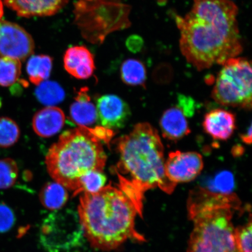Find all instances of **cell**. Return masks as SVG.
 Returning <instances> with one entry per match:
<instances>
[{
	"mask_svg": "<svg viewBox=\"0 0 252 252\" xmlns=\"http://www.w3.org/2000/svg\"><path fill=\"white\" fill-rule=\"evenodd\" d=\"M203 127L204 131L214 140H227L236 128L235 116L225 109L211 110L204 116Z\"/></svg>",
	"mask_w": 252,
	"mask_h": 252,
	"instance_id": "obj_13",
	"label": "cell"
},
{
	"mask_svg": "<svg viewBox=\"0 0 252 252\" xmlns=\"http://www.w3.org/2000/svg\"><path fill=\"white\" fill-rule=\"evenodd\" d=\"M106 177L102 171H93L85 174L79 181L78 189L74 195L79 193L94 194L105 187Z\"/></svg>",
	"mask_w": 252,
	"mask_h": 252,
	"instance_id": "obj_23",
	"label": "cell"
},
{
	"mask_svg": "<svg viewBox=\"0 0 252 252\" xmlns=\"http://www.w3.org/2000/svg\"><path fill=\"white\" fill-rule=\"evenodd\" d=\"M121 75L122 81L128 86L145 87L147 80L146 68L138 60L129 59L123 63Z\"/></svg>",
	"mask_w": 252,
	"mask_h": 252,
	"instance_id": "obj_20",
	"label": "cell"
},
{
	"mask_svg": "<svg viewBox=\"0 0 252 252\" xmlns=\"http://www.w3.org/2000/svg\"><path fill=\"white\" fill-rule=\"evenodd\" d=\"M203 157L196 152L170 153L165 160V169L167 178L177 185L193 181L203 169Z\"/></svg>",
	"mask_w": 252,
	"mask_h": 252,
	"instance_id": "obj_10",
	"label": "cell"
},
{
	"mask_svg": "<svg viewBox=\"0 0 252 252\" xmlns=\"http://www.w3.org/2000/svg\"><path fill=\"white\" fill-rule=\"evenodd\" d=\"M21 63L18 59L0 57V86H12L20 78Z\"/></svg>",
	"mask_w": 252,
	"mask_h": 252,
	"instance_id": "obj_22",
	"label": "cell"
},
{
	"mask_svg": "<svg viewBox=\"0 0 252 252\" xmlns=\"http://www.w3.org/2000/svg\"><path fill=\"white\" fill-rule=\"evenodd\" d=\"M252 219L243 226L235 229V238L236 245L241 252H252Z\"/></svg>",
	"mask_w": 252,
	"mask_h": 252,
	"instance_id": "obj_26",
	"label": "cell"
},
{
	"mask_svg": "<svg viewBox=\"0 0 252 252\" xmlns=\"http://www.w3.org/2000/svg\"><path fill=\"white\" fill-rule=\"evenodd\" d=\"M104 128L80 127L60 136L46 157L47 171L53 180L75 194L82 176L90 171H103L107 157L101 140L112 135Z\"/></svg>",
	"mask_w": 252,
	"mask_h": 252,
	"instance_id": "obj_5",
	"label": "cell"
},
{
	"mask_svg": "<svg viewBox=\"0 0 252 252\" xmlns=\"http://www.w3.org/2000/svg\"><path fill=\"white\" fill-rule=\"evenodd\" d=\"M85 237L78 214L58 211L44 220L40 232L41 244L47 251L61 252L78 247Z\"/></svg>",
	"mask_w": 252,
	"mask_h": 252,
	"instance_id": "obj_8",
	"label": "cell"
},
{
	"mask_svg": "<svg viewBox=\"0 0 252 252\" xmlns=\"http://www.w3.org/2000/svg\"><path fill=\"white\" fill-rule=\"evenodd\" d=\"M1 99H0V108H1Z\"/></svg>",
	"mask_w": 252,
	"mask_h": 252,
	"instance_id": "obj_32",
	"label": "cell"
},
{
	"mask_svg": "<svg viewBox=\"0 0 252 252\" xmlns=\"http://www.w3.org/2000/svg\"><path fill=\"white\" fill-rule=\"evenodd\" d=\"M130 6L120 0H81L75 5V21L84 38L98 43L112 32L130 26Z\"/></svg>",
	"mask_w": 252,
	"mask_h": 252,
	"instance_id": "obj_6",
	"label": "cell"
},
{
	"mask_svg": "<svg viewBox=\"0 0 252 252\" xmlns=\"http://www.w3.org/2000/svg\"><path fill=\"white\" fill-rule=\"evenodd\" d=\"M187 116L179 106L165 110L159 122L163 137L169 140L178 141L190 134Z\"/></svg>",
	"mask_w": 252,
	"mask_h": 252,
	"instance_id": "obj_16",
	"label": "cell"
},
{
	"mask_svg": "<svg viewBox=\"0 0 252 252\" xmlns=\"http://www.w3.org/2000/svg\"><path fill=\"white\" fill-rule=\"evenodd\" d=\"M53 60L47 55L31 56L27 63V71L32 83L38 86L50 77Z\"/></svg>",
	"mask_w": 252,
	"mask_h": 252,
	"instance_id": "obj_18",
	"label": "cell"
},
{
	"mask_svg": "<svg viewBox=\"0 0 252 252\" xmlns=\"http://www.w3.org/2000/svg\"><path fill=\"white\" fill-rule=\"evenodd\" d=\"M143 43V40L140 37L134 35L129 37L126 45L131 52H137L141 49Z\"/></svg>",
	"mask_w": 252,
	"mask_h": 252,
	"instance_id": "obj_29",
	"label": "cell"
},
{
	"mask_svg": "<svg viewBox=\"0 0 252 252\" xmlns=\"http://www.w3.org/2000/svg\"><path fill=\"white\" fill-rule=\"evenodd\" d=\"M34 50L32 37L23 28L0 20V57L24 61L33 54Z\"/></svg>",
	"mask_w": 252,
	"mask_h": 252,
	"instance_id": "obj_9",
	"label": "cell"
},
{
	"mask_svg": "<svg viewBox=\"0 0 252 252\" xmlns=\"http://www.w3.org/2000/svg\"><path fill=\"white\" fill-rule=\"evenodd\" d=\"M214 185L219 193H231L234 187V176L227 171L220 172L214 179Z\"/></svg>",
	"mask_w": 252,
	"mask_h": 252,
	"instance_id": "obj_27",
	"label": "cell"
},
{
	"mask_svg": "<svg viewBox=\"0 0 252 252\" xmlns=\"http://www.w3.org/2000/svg\"><path fill=\"white\" fill-rule=\"evenodd\" d=\"M65 121V116L61 109L47 106L34 115L32 127L39 136L47 138L58 133L64 127Z\"/></svg>",
	"mask_w": 252,
	"mask_h": 252,
	"instance_id": "obj_15",
	"label": "cell"
},
{
	"mask_svg": "<svg viewBox=\"0 0 252 252\" xmlns=\"http://www.w3.org/2000/svg\"><path fill=\"white\" fill-rule=\"evenodd\" d=\"M119 161L117 174L144 195L158 188L171 194L176 187L165 173L164 148L155 128L148 123L134 126L117 141Z\"/></svg>",
	"mask_w": 252,
	"mask_h": 252,
	"instance_id": "obj_4",
	"label": "cell"
},
{
	"mask_svg": "<svg viewBox=\"0 0 252 252\" xmlns=\"http://www.w3.org/2000/svg\"><path fill=\"white\" fill-rule=\"evenodd\" d=\"M187 209L193 229L187 252H241L232 223L234 213L241 209L236 194L198 188L189 193Z\"/></svg>",
	"mask_w": 252,
	"mask_h": 252,
	"instance_id": "obj_3",
	"label": "cell"
},
{
	"mask_svg": "<svg viewBox=\"0 0 252 252\" xmlns=\"http://www.w3.org/2000/svg\"><path fill=\"white\" fill-rule=\"evenodd\" d=\"M18 176L17 163L11 158L0 159V189L11 188Z\"/></svg>",
	"mask_w": 252,
	"mask_h": 252,
	"instance_id": "obj_25",
	"label": "cell"
},
{
	"mask_svg": "<svg viewBox=\"0 0 252 252\" xmlns=\"http://www.w3.org/2000/svg\"><path fill=\"white\" fill-rule=\"evenodd\" d=\"M3 14H4V8L1 0H0V20H1Z\"/></svg>",
	"mask_w": 252,
	"mask_h": 252,
	"instance_id": "obj_31",
	"label": "cell"
},
{
	"mask_svg": "<svg viewBox=\"0 0 252 252\" xmlns=\"http://www.w3.org/2000/svg\"><path fill=\"white\" fill-rule=\"evenodd\" d=\"M63 186L58 182L47 183L40 193V200L47 209L56 210L64 206L68 195Z\"/></svg>",
	"mask_w": 252,
	"mask_h": 252,
	"instance_id": "obj_19",
	"label": "cell"
},
{
	"mask_svg": "<svg viewBox=\"0 0 252 252\" xmlns=\"http://www.w3.org/2000/svg\"><path fill=\"white\" fill-rule=\"evenodd\" d=\"M142 212L143 207L121 189L108 185L97 193H83L78 215L85 237L92 247L111 251L128 239L145 241L135 228V218L142 216Z\"/></svg>",
	"mask_w": 252,
	"mask_h": 252,
	"instance_id": "obj_2",
	"label": "cell"
},
{
	"mask_svg": "<svg viewBox=\"0 0 252 252\" xmlns=\"http://www.w3.org/2000/svg\"><path fill=\"white\" fill-rule=\"evenodd\" d=\"M238 14L231 0H193L190 11L176 15L179 47L187 62L202 71L240 55Z\"/></svg>",
	"mask_w": 252,
	"mask_h": 252,
	"instance_id": "obj_1",
	"label": "cell"
},
{
	"mask_svg": "<svg viewBox=\"0 0 252 252\" xmlns=\"http://www.w3.org/2000/svg\"><path fill=\"white\" fill-rule=\"evenodd\" d=\"M14 222V215L12 210L4 204H0V232L7 231Z\"/></svg>",
	"mask_w": 252,
	"mask_h": 252,
	"instance_id": "obj_28",
	"label": "cell"
},
{
	"mask_svg": "<svg viewBox=\"0 0 252 252\" xmlns=\"http://www.w3.org/2000/svg\"><path fill=\"white\" fill-rule=\"evenodd\" d=\"M64 66L69 74L80 80L92 76L95 69L93 55L87 47L82 46L71 47L67 50Z\"/></svg>",
	"mask_w": 252,
	"mask_h": 252,
	"instance_id": "obj_14",
	"label": "cell"
},
{
	"mask_svg": "<svg viewBox=\"0 0 252 252\" xmlns=\"http://www.w3.org/2000/svg\"><path fill=\"white\" fill-rule=\"evenodd\" d=\"M212 91L213 99L220 105L251 110L252 67L247 59L235 57L222 65Z\"/></svg>",
	"mask_w": 252,
	"mask_h": 252,
	"instance_id": "obj_7",
	"label": "cell"
},
{
	"mask_svg": "<svg viewBox=\"0 0 252 252\" xmlns=\"http://www.w3.org/2000/svg\"><path fill=\"white\" fill-rule=\"evenodd\" d=\"M70 115L72 121L80 127H87L97 121L96 106L85 88L75 97V101L70 106Z\"/></svg>",
	"mask_w": 252,
	"mask_h": 252,
	"instance_id": "obj_17",
	"label": "cell"
},
{
	"mask_svg": "<svg viewBox=\"0 0 252 252\" xmlns=\"http://www.w3.org/2000/svg\"><path fill=\"white\" fill-rule=\"evenodd\" d=\"M86 1H91V0H86Z\"/></svg>",
	"mask_w": 252,
	"mask_h": 252,
	"instance_id": "obj_33",
	"label": "cell"
},
{
	"mask_svg": "<svg viewBox=\"0 0 252 252\" xmlns=\"http://www.w3.org/2000/svg\"><path fill=\"white\" fill-rule=\"evenodd\" d=\"M252 125L251 124L247 132L244 134H242L241 136V139L244 143L248 145H251L252 144Z\"/></svg>",
	"mask_w": 252,
	"mask_h": 252,
	"instance_id": "obj_30",
	"label": "cell"
},
{
	"mask_svg": "<svg viewBox=\"0 0 252 252\" xmlns=\"http://www.w3.org/2000/svg\"><path fill=\"white\" fill-rule=\"evenodd\" d=\"M68 0H4L9 8L22 17H47L61 10Z\"/></svg>",
	"mask_w": 252,
	"mask_h": 252,
	"instance_id": "obj_12",
	"label": "cell"
},
{
	"mask_svg": "<svg viewBox=\"0 0 252 252\" xmlns=\"http://www.w3.org/2000/svg\"><path fill=\"white\" fill-rule=\"evenodd\" d=\"M97 121L109 130L124 127L131 116L130 109L125 100L115 94H105L96 101Z\"/></svg>",
	"mask_w": 252,
	"mask_h": 252,
	"instance_id": "obj_11",
	"label": "cell"
},
{
	"mask_svg": "<svg viewBox=\"0 0 252 252\" xmlns=\"http://www.w3.org/2000/svg\"><path fill=\"white\" fill-rule=\"evenodd\" d=\"M35 95L37 100L43 105L54 106L64 99L65 94L58 83L54 81H45L37 86Z\"/></svg>",
	"mask_w": 252,
	"mask_h": 252,
	"instance_id": "obj_21",
	"label": "cell"
},
{
	"mask_svg": "<svg viewBox=\"0 0 252 252\" xmlns=\"http://www.w3.org/2000/svg\"><path fill=\"white\" fill-rule=\"evenodd\" d=\"M20 137V129L13 120L0 118V147L8 148L14 145Z\"/></svg>",
	"mask_w": 252,
	"mask_h": 252,
	"instance_id": "obj_24",
	"label": "cell"
}]
</instances>
